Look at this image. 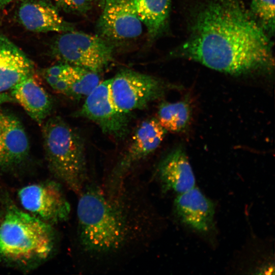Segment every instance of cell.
Segmentation results:
<instances>
[{
	"label": "cell",
	"instance_id": "6da1fadb",
	"mask_svg": "<svg viewBox=\"0 0 275 275\" xmlns=\"http://www.w3.org/2000/svg\"><path fill=\"white\" fill-rule=\"evenodd\" d=\"M272 45L242 0H209L197 10L186 40L172 57L234 75L269 73Z\"/></svg>",
	"mask_w": 275,
	"mask_h": 275
},
{
	"label": "cell",
	"instance_id": "7a4b0ae2",
	"mask_svg": "<svg viewBox=\"0 0 275 275\" xmlns=\"http://www.w3.org/2000/svg\"><path fill=\"white\" fill-rule=\"evenodd\" d=\"M120 191L105 193L92 185L79 193L78 237L81 248L88 255L101 257L117 254L144 231L145 217Z\"/></svg>",
	"mask_w": 275,
	"mask_h": 275
},
{
	"label": "cell",
	"instance_id": "3957f363",
	"mask_svg": "<svg viewBox=\"0 0 275 275\" xmlns=\"http://www.w3.org/2000/svg\"><path fill=\"white\" fill-rule=\"evenodd\" d=\"M48 223L15 207L9 208L0 224V259L20 265L46 259L54 247Z\"/></svg>",
	"mask_w": 275,
	"mask_h": 275
},
{
	"label": "cell",
	"instance_id": "277c9868",
	"mask_svg": "<svg viewBox=\"0 0 275 275\" xmlns=\"http://www.w3.org/2000/svg\"><path fill=\"white\" fill-rule=\"evenodd\" d=\"M43 146L51 170L71 190L80 193L87 178L84 141L60 117L49 118L42 127Z\"/></svg>",
	"mask_w": 275,
	"mask_h": 275
},
{
	"label": "cell",
	"instance_id": "5b68a950",
	"mask_svg": "<svg viewBox=\"0 0 275 275\" xmlns=\"http://www.w3.org/2000/svg\"><path fill=\"white\" fill-rule=\"evenodd\" d=\"M115 47L96 34L73 30L60 33L51 49L60 62L99 74L113 61Z\"/></svg>",
	"mask_w": 275,
	"mask_h": 275
},
{
	"label": "cell",
	"instance_id": "8992f818",
	"mask_svg": "<svg viewBox=\"0 0 275 275\" xmlns=\"http://www.w3.org/2000/svg\"><path fill=\"white\" fill-rule=\"evenodd\" d=\"M167 86L152 75L124 69L110 78L112 104L120 112H131L146 107L164 94Z\"/></svg>",
	"mask_w": 275,
	"mask_h": 275
},
{
	"label": "cell",
	"instance_id": "52a82bcc",
	"mask_svg": "<svg viewBox=\"0 0 275 275\" xmlns=\"http://www.w3.org/2000/svg\"><path fill=\"white\" fill-rule=\"evenodd\" d=\"M100 14L96 21V35L115 46L139 37L143 24L134 0H98Z\"/></svg>",
	"mask_w": 275,
	"mask_h": 275
},
{
	"label": "cell",
	"instance_id": "ba28073f",
	"mask_svg": "<svg viewBox=\"0 0 275 275\" xmlns=\"http://www.w3.org/2000/svg\"><path fill=\"white\" fill-rule=\"evenodd\" d=\"M173 213L185 229L214 244L217 235L214 203L196 186L177 195L173 203Z\"/></svg>",
	"mask_w": 275,
	"mask_h": 275
},
{
	"label": "cell",
	"instance_id": "9c48e42d",
	"mask_svg": "<svg viewBox=\"0 0 275 275\" xmlns=\"http://www.w3.org/2000/svg\"><path fill=\"white\" fill-rule=\"evenodd\" d=\"M110 78L101 81L86 97L77 116L96 124L102 131L117 140L129 132V115L119 112L112 104L109 94Z\"/></svg>",
	"mask_w": 275,
	"mask_h": 275
},
{
	"label": "cell",
	"instance_id": "30bf717a",
	"mask_svg": "<svg viewBox=\"0 0 275 275\" xmlns=\"http://www.w3.org/2000/svg\"><path fill=\"white\" fill-rule=\"evenodd\" d=\"M167 132L155 118L143 121L135 129L128 147L112 171V184L108 190L120 189L124 176L135 165L157 149Z\"/></svg>",
	"mask_w": 275,
	"mask_h": 275
},
{
	"label": "cell",
	"instance_id": "8fae6325",
	"mask_svg": "<svg viewBox=\"0 0 275 275\" xmlns=\"http://www.w3.org/2000/svg\"><path fill=\"white\" fill-rule=\"evenodd\" d=\"M18 195L25 210L47 223L63 222L70 215V205L60 185L54 182L26 185Z\"/></svg>",
	"mask_w": 275,
	"mask_h": 275
},
{
	"label": "cell",
	"instance_id": "7c38bea8",
	"mask_svg": "<svg viewBox=\"0 0 275 275\" xmlns=\"http://www.w3.org/2000/svg\"><path fill=\"white\" fill-rule=\"evenodd\" d=\"M20 23L26 30L37 33H63L74 30L73 24L65 20L59 9L46 0H24L17 11Z\"/></svg>",
	"mask_w": 275,
	"mask_h": 275
},
{
	"label": "cell",
	"instance_id": "4fadbf2b",
	"mask_svg": "<svg viewBox=\"0 0 275 275\" xmlns=\"http://www.w3.org/2000/svg\"><path fill=\"white\" fill-rule=\"evenodd\" d=\"M157 177L164 193L177 195L195 186L196 179L186 153L181 147L173 149L159 162Z\"/></svg>",
	"mask_w": 275,
	"mask_h": 275
},
{
	"label": "cell",
	"instance_id": "5bb4252c",
	"mask_svg": "<svg viewBox=\"0 0 275 275\" xmlns=\"http://www.w3.org/2000/svg\"><path fill=\"white\" fill-rule=\"evenodd\" d=\"M33 67L24 52L0 31V95L33 74Z\"/></svg>",
	"mask_w": 275,
	"mask_h": 275
},
{
	"label": "cell",
	"instance_id": "9a60e30c",
	"mask_svg": "<svg viewBox=\"0 0 275 275\" xmlns=\"http://www.w3.org/2000/svg\"><path fill=\"white\" fill-rule=\"evenodd\" d=\"M29 151V140L22 124L14 116L4 113L0 136V167L21 162Z\"/></svg>",
	"mask_w": 275,
	"mask_h": 275
},
{
	"label": "cell",
	"instance_id": "2e32d148",
	"mask_svg": "<svg viewBox=\"0 0 275 275\" xmlns=\"http://www.w3.org/2000/svg\"><path fill=\"white\" fill-rule=\"evenodd\" d=\"M14 99L35 121L42 123L52 109L51 99L33 76L26 77L12 90Z\"/></svg>",
	"mask_w": 275,
	"mask_h": 275
},
{
	"label": "cell",
	"instance_id": "e0dca14e",
	"mask_svg": "<svg viewBox=\"0 0 275 275\" xmlns=\"http://www.w3.org/2000/svg\"><path fill=\"white\" fill-rule=\"evenodd\" d=\"M134 5L149 40L153 41L163 35L169 24L171 0H134Z\"/></svg>",
	"mask_w": 275,
	"mask_h": 275
},
{
	"label": "cell",
	"instance_id": "ac0fdd59",
	"mask_svg": "<svg viewBox=\"0 0 275 275\" xmlns=\"http://www.w3.org/2000/svg\"><path fill=\"white\" fill-rule=\"evenodd\" d=\"M191 109L186 100L175 102H163L159 106L157 120L168 131L180 132L189 124Z\"/></svg>",
	"mask_w": 275,
	"mask_h": 275
},
{
	"label": "cell",
	"instance_id": "d6986e66",
	"mask_svg": "<svg viewBox=\"0 0 275 275\" xmlns=\"http://www.w3.org/2000/svg\"><path fill=\"white\" fill-rule=\"evenodd\" d=\"M99 74L73 66L71 84L66 95L75 99L86 97L100 82Z\"/></svg>",
	"mask_w": 275,
	"mask_h": 275
},
{
	"label": "cell",
	"instance_id": "ffe728a7",
	"mask_svg": "<svg viewBox=\"0 0 275 275\" xmlns=\"http://www.w3.org/2000/svg\"><path fill=\"white\" fill-rule=\"evenodd\" d=\"M252 17L269 36L274 30V0H251Z\"/></svg>",
	"mask_w": 275,
	"mask_h": 275
},
{
	"label": "cell",
	"instance_id": "44dd1931",
	"mask_svg": "<svg viewBox=\"0 0 275 275\" xmlns=\"http://www.w3.org/2000/svg\"><path fill=\"white\" fill-rule=\"evenodd\" d=\"M58 9L77 15H84L91 10L92 0H52Z\"/></svg>",
	"mask_w": 275,
	"mask_h": 275
},
{
	"label": "cell",
	"instance_id": "7402d4cb",
	"mask_svg": "<svg viewBox=\"0 0 275 275\" xmlns=\"http://www.w3.org/2000/svg\"><path fill=\"white\" fill-rule=\"evenodd\" d=\"M72 66L61 63L45 69L43 71V76H52L63 77L68 75L71 71Z\"/></svg>",
	"mask_w": 275,
	"mask_h": 275
},
{
	"label": "cell",
	"instance_id": "603a6c76",
	"mask_svg": "<svg viewBox=\"0 0 275 275\" xmlns=\"http://www.w3.org/2000/svg\"><path fill=\"white\" fill-rule=\"evenodd\" d=\"M72 69L68 75L60 78L56 84L51 87L54 91L67 95L71 84V74Z\"/></svg>",
	"mask_w": 275,
	"mask_h": 275
},
{
	"label": "cell",
	"instance_id": "cb8c5ba5",
	"mask_svg": "<svg viewBox=\"0 0 275 275\" xmlns=\"http://www.w3.org/2000/svg\"><path fill=\"white\" fill-rule=\"evenodd\" d=\"M12 0H0V9H2L11 2Z\"/></svg>",
	"mask_w": 275,
	"mask_h": 275
},
{
	"label": "cell",
	"instance_id": "d4e9b609",
	"mask_svg": "<svg viewBox=\"0 0 275 275\" xmlns=\"http://www.w3.org/2000/svg\"><path fill=\"white\" fill-rule=\"evenodd\" d=\"M4 113V112H3L2 110L0 109V136H1V131H2Z\"/></svg>",
	"mask_w": 275,
	"mask_h": 275
}]
</instances>
